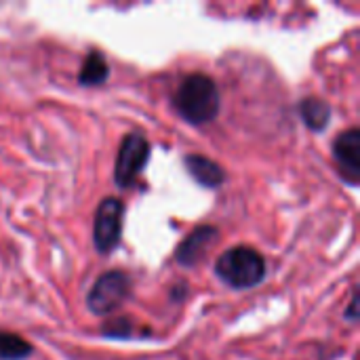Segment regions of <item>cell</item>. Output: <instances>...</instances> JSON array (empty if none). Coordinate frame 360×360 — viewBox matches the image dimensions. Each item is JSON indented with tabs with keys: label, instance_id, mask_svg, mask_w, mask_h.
Listing matches in <instances>:
<instances>
[{
	"label": "cell",
	"instance_id": "cell-2",
	"mask_svg": "<svg viewBox=\"0 0 360 360\" xmlns=\"http://www.w3.org/2000/svg\"><path fill=\"white\" fill-rule=\"evenodd\" d=\"M215 274L232 289H253L266 278V259L257 249L238 245L219 255Z\"/></svg>",
	"mask_w": 360,
	"mask_h": 360
},
{
	"label": "cell",
	"instance_id": "cell-9",
	"mask_svg": "<svg viewBox=\"0 0 360 360\" xmlns=\"http://www.w3.org/2000/svg\"><path fill=\"white\" fill-rule=\"evenodd\" d=\"M108 76H110V68H108L105 57L99 51H91L82 61L78 82L82 86H99L108 80Z\"/></svg>",
	"mask_w": 360,
	"mask_h": 360
},
{
	"label": "cell",
	"instance_id": "cell-1",
	"mask_svg": "<svg viewBox=\"0 0 360 360\" xmlns=\"http://www.w3.org/2000/svg\"><path fill=\"white\" fill-rule=\"evenodd\" d=\"M173 105L177 114L190 124H207L217 118L221 110V97L215 80L207 74H190L186 76L175 95Z\"/></svg>",
	"mask_w": 360,
	"mask_h": 360
},
{
	"label": "cell",
	"instance_id": "cell-10",
	"mask_svg": "<svg viewBox=\"0 0 360 360\" xmlns=\"http://www.w3.org/2000/svg\"><path fill=\"white\" fill-rule=\"evenodd\" d=\"M300 114L306 122L308 129L312 131H323L329 124L331 118V108L319 97H306L300 105Z\"/></svg>",
	"mask_w": 360,
	"mask_h": 360
},
{
	"label": "cell",
	"instance_id": "cell-11",
	"mask_svg": "<svg viewBox=\"0 0 360 360\" xmlns=\"http://www.w3.org/2000/svg\"><path fill=\"white\" fill-rule=\"evenodd\" d=\"M34 346L17 333L0 331V360H25L32 356Z\"/></svg>",
	"mask_w": 360,
	"mask_h": 360
},
{
	"label": "cell",
	"instance_id": "cell-8",
	"mask_svg": "<svg viewBox=\"0 0 360 360\" xmlns=\"http://www.w3.org/2000/svg\"><path fill=\"white\" fill-rule=\"evenodd\" d=\"M184 165H186L188 173L205 188H219L226 181L224 169L215 160H211L202 154H188L184 158Z\"/></svg>",
	"mask_w": 360,
	"mask_h": 360
},
{
	"label": "cell",
	"instance_id": "cell-3",
	"mask_svg": "<svg viewBox=\"0 0 360 360\" xmlns=\"http://www.w3.org/2000/svg\"><path fill=\"white\" fill-rule=\"evenodd\" d=\"M131 295V278L122 270L103 272L86 295V306L97 316H108L116 312Z\"/></svg>",
	"mask_w": 360,
	"mask_h": 360
},
{
	"label": "cell",
	"instance_id": "cell-7",
	"mask_svg": "<svg viewBox=\"0 0 360 360\" xmlns=\"http://www.w3.org/2000/svg\"><path fill=\"white\" fill-rule=\"evenodd\" d=\"M217 228L215 226H198L194 228L175 249V262L179 266H196L207 249L215 243L217 238Z\"/></svg>",
	"mask_w": 360,
	"mask_h": 360
},
{
	"label": "cell",
	"instance_id": "cell-4",
	"mask_svg": "<svg viewBox=\"0 0 360 360\" xmlns=\"http://www.w3.org/2000/svg\"><path fill=\"white\" fill-rule=\"evenodd\" d=\"M150 141L139 133H131L122 139L114 169V179L118 188H131L137 181L150 160Z\"/></svg>",
	"mask_w": 360,
	"mask_h": 360
},
{
	"label": "cell",
	"instance_id": "cell-6",
	"mask_svg": "<svg viewBox=\"0 0 360 360\" xmlns=\"http://www.w3.org/2000/svg\"><path fill=\"white\" fill-rule=\"evenodd\" d=\"M333 160L340 177L348 186H359L360 181V131L356 127L344 131L333 141Z\"/></svg>",
	"mask_w": 360,
	"mask_h": 360
},
{
	"label": "cell",
	"instance_id": "cell-13",
	"mask_svg": "<svg viewBox=\"0 0 360 360\" xmlns=\"http://www.w3.org/2000/svg\"><path fill=\"white\" fill-rule=\"evenodd\" d=\"M346 316H348L352 323L359 321V293H356V291H354V295H352V302H350V308H348Z\"/></svg>",
	"mask_w": 360,
	"mask_h": 360
},
{
	"label": "cell",
	"instance_id": "cell-5",
	"mask_svg": "<svg viewBox=\"0 0 360 360\" xmlns=\"http://www.w3.org/2000/svg\"><path fill=\"white\" fill-rule=\"evenodd\" d=\"M122 215H124V205L120 198H114V196L103 198L101 205L97 207L95 224H93V243L101 255L112 253L120 245Z\"/></svg>",
	"mask_w": 360,
	"mask_h": 360
},
{
	"label": "cell",
	"instance_id": "cell-12",
	"mask_svg": "<svg viewBox=\"0 0 360 360\" xmlns=\"http://www.w3.org/2000/svg\"><path fill=\"white\" fill-rule=\"evenodd\" d=\"M101 333L108 338V340H129L133 335V325L129 319H116V321H110L101 327Z\"/></svg>",
	"mask_w": 360,
	"mask_h": 360
}]
</instances>
